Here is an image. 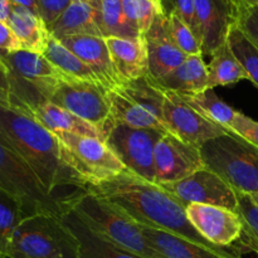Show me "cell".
Instances as JSON below:
<instances>
[{"label": "cell", "instance_id": "f35d334b", "mask_svg": "<svg viewBox=\"0 0 258 258\" xmlns=\"http://www.w3.org/2000/svg\"><path fill=\"white\" fill-rule=\"evenodd\" d=\"M12 102V75L10 68L0 53V103L10 106Z\"/></svg>", "mask_w": 258, "mask_h": 258}, {"label": "cell", "instance_id": "f1b7e54d", "mask_svg": "<svg viewBox=\"0 0 258 258\" xmlns=\"http://www.w3.org/2000/svg\"><path fill=\"white\" fill-rule=\"evenodd\" d=\"M28 217L22 202L0 189V257L7 258L15 229Z\"/></svg>", "mask_w": 258, "mask_h": 258}, {"label": "cell", "instance_id": "30bf717a", "mask_svg": "<svg viewBox=\"0 0 258 258\" xmlns=\"http://www.w3.org/2000/svg\"><path fill=\"white\" fill-rule=\"evenodd\" d=\"M163 91V125L169 134L179 140L201 149L209 140L228 133V130L204 117L179 93Z\"/></svg>", "mask_w": 258, "mask_h": 258}, {"label": "cell", "instance_id": "ba28073f", "mask_svg": "<svg viewBox=\"0 0 258 258\" xmlns=\"http://www.w3.org/2000/svg\"><path fill=\"white\" fill-rule=\"evenodd\" d=\"M54 135L64 149L67 165L86 184L102 183L127 170L102 139L70 133Z\"/></svg>", "mask_w": 258, "mask_h": 258}, {"label": "cell", "instance_id": "6da1fadb", "mask_svg": "<svg viewBox=\"0 0 258 258\" xmlns=\"http://www.w3.org/2000/svg\"><path fill=\"white\" fill-rule=\"evenodd\" d=\"M0 141L22 159L52 196L68 206L87 184L67 165L59 139L23 111L0 103Z\"/></svg>", "mask_w": 258, "mask_h": 258}, {"label": "cell", "instance_id": "2e32d148", "mask_svg": "<svg viewBox=\"0 0 258 258\" xmlns=\"http://www.w3.org/2000/svg\"><path fill=\"white\" fill-rule=\"evenodd\" d=\"M59 42L90 66L108 90L118 88L123 85L113 67L106 38L97 35H72L63 38Z\"/></svg>", "mask_w": 258, "mask_h": 258}, {"label": "cell", "instance_id": "4316f807", "mask_svg": "<svg viewBox=\"0 0 258 258\" xmlns=\"http://www.w3.org/2000/svg\"><path fill=\"white\" fill-rule=\"evenodd\" d=\"M180 96L204 117L213 121L214 123L222 126L226 130L232 131L239 111H236L233 107L227 105L224 101H222L213 90L209 88V90L194 93V95Z\"/></svg>", "mask_w": 258, "mask_h": 258}, {"label": "cell", "instance_id": "d590c367", "mask_svg": "<svg viewBox=\"0 0 258 258\" xmlns=\"http://www.w3.org/2000/svg\"><path fill=\"white\" fill-rule=\"evenodd\" d=\"M237 27L258 48V8L244 5Z\"/></svg>", "mask_w": 258, "mask_h": 258}, {"label": "cell", "instance_id": "f6af8a7d", "mask_svg": "<svg viewBox=\"0 0 258 258\" xmlns=\"http://www.w3.org/2000/svg\"><path fill=\"white\" fill-rule=\"evenodd\" d=\"M251 197L253 198V201L258 204V194H251Z\"/></svg>", "mask_w": 258, "mask_h": 258}, {"label": "cell", "instance_id": "5b68a950", "mask_svg": "<svg viewBox=\"0 0 258 258\" xmlns=\"http://www.w3.org/2000/svg\"><path fill=\"white\" fill-rule=\"evenodd\" d=\"M201 153L204 165L234 190L258 194V146L228 131L204 144Z\"/></svg>", "mask_w": 258, "mask_h": 258}, {"label": "cell", "instance_id": "83f0119b", "mask_svg": "<svg viewBox=\"0 0 258 258\" xmlns=\"http://www.w3.org/2000/svg\"><path fill=\"white\" fill-rule=\"evenodd\" d=\"M118 90L136 103H139L141 107L153 113L163 123L164 91L159 88L149 76L139 78V80L128 81L118 87Z\"/></svg>", "mask_w": 258, "mask_h": 258}, {"label": "cell", "instance_id": "ab89813d", "mask_svg": "<svg viewBox=\"0 0 258 258\" xmlns=\"http://www.w3.org/2000/svg\"><path fill=\"white\" fill-rule=\"evenodd\" d=\"M18 50H22V44L17 35L8 23L0 20V53H13Z\"/></svg>", "mask_w": 258, "mask_h": 258}, {"label": "cell", "instance_id": "7c38bea8", "mask_svg": "<svg viewBox=\"0 0 258 258\" xmlns=\"http://www.w3.org/2000/svg\"><path fill=\"white\" fill-rule=\"evenodd\" d=\"M201 28L202 53L212 55L227 42L229 32L238 25L243 0H196Z\"/></svg>", "mask_w": 258, "mask_h": 258}, {"label": "cell", "instance_id": "52a82bcc", "mask_svg": "<svg viewBox=\"0 0 258 258\" xmlns=\"http://www.w3.org/2000/svg\"><path fill=\"white\" fill-rule=\"evenodd\" d=\"M43 98L87 121L105 138L113 126L108 88L100 83L64 78L50 86Z\"/></svg>", "mask_w": 258, "mask_h": 258}, {"label": "cell", "instance_id": "e575fe53", "mask_svg": "<svg viewBox=\"0 0 258 258\" xmlns=\"http://www.w3.org/2000/svg\"><path fill=\"white\" fill-rule=\"evenodd\" d=\"M160 4L164 14L178 15L190 28L191 32L201 42V28H199L198 15H197L196 0H160Z\"/></svg>", "mask_w": 258, "mask_h": 258}, {"label": "cell", "instance_id": "9a60e30c", "mask_svg": "<svg viewBox=\"0 0 258 258\" xmlns=\"http://www.w3.org/2000/svg\"><path fill=\"white\" fill-rule=\"evenodd\" d=\"M143 37L148 48L149 77L153 80L169 75L188 58L174 43L169 29L168 17L164 13L156 15L150 29Z\"/></svg>", "mask_w": 258, "mask_h": 258}, {"label": "cell", "instance_id": "ffe728a7", "mask_svg": "<svg viewBox=\"0 0 258 258\" xmlns=\"http://www.w3.org/2000/svg\"><path fill=\"white\" fill-rule=\"evenodd\" d=\"M60 219L78 239L80 258H139L97 233L72 209L68 208Z\"/></svg>", "mask_w": 258, "mask_h": 258}, {"label": "cell", "instance_id": "484cf974", "mask_svg": "<svg viewBox=\"0 0 258 258\" xmlns=\"http://www.w3.org/2000/svg\"><path fill=\"white\" fill-rule=\"evenodd\" d=\"M43 54H44L45 58H47L54 67H57L66 77L73 78V80L100 83V85L105 86L102 80L98 77L97 73H96L90 66L86 64V63L83 62L82 59H80L75 53H72L70 49H67L59 40L53 38L52 35L49 37L47 48H45Z\"/></svg>", "mask_w": 258, "mask_h": 258}, {"label": "cell", "instance_id": "277c9868", "mask_svg": "<svg viewBox=\"0 0 258 258\" xmlns=\"http://www.w3.org/2000/svg\"><path fill=\"white\" fill-rule=\"evenodd\" d=\"M7 258H80V243L60 216L33 214L15 229Z\"/></svg>", "mask_w": 258, "mask_h": 258}, {"label": "cell", "instance_id": "44dd1931", "mask_svg": "<svg viewBox=\"0 0 258 258\" xmlns=\"http://www.w3.org/2000/svg\"><path fill=\"white\" fill-rule=\"evenodd\" d=\"M48 30L57 40L72 35L103 37L98 9L86 3H71L70 7L48 27Z\"/></svg>", "mask_w": 258, "mask_h": 258}, {"label": "cell", "instance_id": "836d02e7", "mask_svg": "<svg viewBox=\"0 0 258 258\" xmlns=\"http://www.w3.org/2000/svg\"><path fill=\"white\" fill-rule=\"evenodd\" d=\"M166 17H168L171 38H173L174 43L178 45L179 49L185 53L186 55L203 54L201 42L196 37V34L191 32L190 28L176 14H169Z\"/></svg>", "mask_w": 258, "mask_h": 258}, {"label": "cell", "instance_id": "603a6c76", "mask_svg": "<svg viewBox=\"0 0 258 258\" xmlns=\"http://www.w3.org/2000/svg\"><path fill=\"white\" fill-rule=\"evenodd\" d=\"M23 50L43 54L49 40V30L39 14L20 5L13 4L12 13L8 19Z\"/></svg>", "mask_w": 258, "mask_h": 258}, {"label": "cell", "instance_id": "ac0fdd59", "mask_svg": "<svg viewBox=\"0 0 258 258\" xmlns=\"http://www.w3.org/2000/svg\"><path fill=\"white\" fill-rule=\"evenodd\" d=\"M18 110L29 115L53 134L70 133L75 135L98 138L106 141L102 131L49 101H39V102L18 108Z\"/></svg>", "mask_w": 258, "mask_h": 258}, {"label": "cell", "instance_id": "d6986e66", "mask_svg": "<svg viewBox=\"0 0 258 258\" xmlns=\"http://www.w3.org/2000/svg\"><path fill=\"white\" fill-rule=\"evenodd\" d=\"M113 67L123 83L149 76L148 48L144 37L106 38Z\"/></svg>", "mask_w": 258, "mask_h": 258}, {"label": "cell", "instance_id": "3957f363", "mask_svg": "<svg viewBox=\"0 0 258 258\" xmlns=\"http://www.w3.org/2000/svg\"><path fill=\"white\" fill-rule=\"evenodd\" d=\"M68 208L75 211L91 228L120 248L139 258H163L146 241L134 219L87 189L71 198Z\"/></svg>", "mask_w": 258, "mask_h": 258}, {"label": "cell", "instance_id": "4dcf8cb0", "mask_svg": "<svg viewBox=\"0 0 258 258\" xmlns=\"http://www.w3.org/2000/svg\"><path fill=\"white\" fill-rule=\"evenodd\" d=\"M100 27L105 38H139V34L130 24L123 13L122 0H101Z\"/></svg>", "mask_w": 258, "mask_h": 258}, {"label": "cell", "instance_id": "d4e9b609", "mask_svg": "<svg viewBox=\"0 0 258 258\" xmlns=\"http://www.w3.org/2000/svg\"><path fill=\"white\" fill-rule=\"evenodd\" d=\"M208 68V85L211 90L217 86H228L243 80H249V76L238 58L229 47L228 42L214 50Z\"/></svg>", "mask_w": 258, "mask_h": 258}, {"label": "cell", "instance_id": "7dc6e473", "mask_svg": "<svg viewBox=\"0 0 258 258\" xmlns=\"http://www.w3.org/2000/svg\"><path fill=\"white\" fill-rule=\"evenodd\" d=\"M257 253H258V252H257Z\"/></svg>", "mask_w": 258, "mask_h": 258}, {"label": "cell", "instance_id": "7a4b0ae2", "mask_svg": "<svg viewBox=\"0 0 258 258\" xmlns=\"http://www.w3.org/2000/svg\"><path fill=\"white\" fill-rule=\"evenodd\" d=\"M88 191L117 207L141 226L169 232L188 241L217 251L222 248L209 243L193 227L186 208L161 185L145 180L130 170L98 184H87Z\"/></svg>", "mask_w": 258, "mask_h": 258}, {"label": "cell", "instance_id": "ee69618b", "mask_svg": "<svg viewBox=\"0 0 258 258\" xmlns=\"http://www.w3.org/2000/svg\"><path fill=\"white\" fill-rule=\"evenodd\" d=\"M244 5L247 7H253V8H258V0H243Z\"/></svg>", "mask_w": 258, "mask_h": 258}, {"label": "cell", "instance_id": "60d3db41", "mask_svg": "<svg viewBox=\"0 0 258 258\" xmlns=\"http://www.w3.org/2000/svg\"><path fill=\"white\" fill-rule=\"evenodd\" d=\"M13 3L12 0H0V20L2 22H8L12 13Z\"/></svg>", "mask_w": 258, "mask_h": 258}, {"label": "cell", "instance_id": "f546056e", "mask_svg": "<svg viewBox=\"0 0 258 258\" xmlns=\"http://www.w3.org/2000/svg\"><path fill=\"white\" fill-rule=\"evenodd\" d=\"M237 213L243 224L239 246L233 247L237 253L253 251L258 252V204L253 201L251 194L237 191Z\"/></svg>", "mask_w": 258, "mask_h": 258}, {"label": "cell", "instance_id": "cb8c5ba5", "mask_svg": "<svg viewBox=\"0 0 258 258\" xmlns=\"http://www.w3.org/2000/svg\"><path fill=\"white\" fill-rule=\"evenodd\" d=\"M108 98L111 102V118L112 125L130 126L136 128H153L163 134H168L163 123L153 115L141 107L139 103L121 92L118 88L108 90Z\"/></svg>", "mask_w": 258, "mask_h": 258}, {"label": "cell", "instance_id": "b9f144b4", "mask_svg": "<svg viewBox=\"0 0 258 258\" xmlns=\"http://www.w3.org/2000/svg\"><path fill=\"white\" fill-rule=\"evenodd\" d=\"M12 3L15 5H20V7L27 8V9H29V10H32V12L39 14V10H38V5H37V0H12Z\"/></svg>", "mask_w": 258, "mask_h": 258}, {"label": "cell", "instance_id": "9c48e42d", "mask_svg": "<svg viewBox=\"0 0 258 258\" xmlns=\"http://www.w3.org/2000/svg\"><path fill=\"white\" fill-rule=\"evenodd\" d=\"M164 134L153 128L113 125L106 135V144L127 170L155 183V146Z\"/></svg>", "mask_w": 258, "mask_h": 258}, {"label": "cell", "instance_id": "8fae6325", "mask_svg": "<svg viewBox=\"0 0 258 258\" xmlns=\"http://www.w3.org/2000/svg\"><path fill=\"white\" fill-rule=\"evenodd\" d=\"M164 189L175 197L184 207L198 203L223 207L237 211V191L217 173L204 166L183 180L163 184Z\"/></svg>", "mask_w": 258, "mask_h": 258}, {"label": "cell", "instance_id": "4fadbf2b", "mask_svg": "<svg viewBox=\"0 0 258 258\" xmlns=\"http://www.w3.org/2000/svg\"><path fill=\"white\" fill-rule=\"evenodd\" d=\"M201 149L171 134H164L155 146V184L175 183L204 168Z\"/></svg>", "mask_w": 258, "mask_h": 258}, {"label": "cell", "instance_id": "bcb514c9", "mask_svg": "<svg viewBox=\"0 0 258 258\" xmlns=\"http://www.w3.org/2000/svg\"><path fill=\"white\" fill-rule=\"evenodd\" d=\"M0 258H4V257H0Z\"/></svg>", "mask_w": 258, "mask_h": 258}, {"label": "cell", "instance_id": "8992f818", "mask_svg": "<svg viewBox=\"0 0 258 258\" xmlns=\"http://www.w3.org/2000/svg\"><path fill=\"white\" fill-rule=\"evenodd\" d=\"M0 189L19 199L28 217L48 213L62 216L68 206L49 193L29 166L0 141Z\"/></svg>", "mask_w": 258, "mask_h": 258}, {"label": "cell", "instance_id": "d6a6232c", "mask_svg": "<svg viewBox=\"0 0 258 258\" xmlns=\"http://www.w3.org/2000/svg\"><path fill=\"white\" fill-rule=\"evenodd\" d=\"M229 47L244 67L249 76V81L258 87V48L238 27H234L227 38Z\"/></svg>", "mask_w": 258, "mask_h": 258}, {"label": "cell", "instance_id": "1f68e13d", "mask_svg": "<svg viewBox=\"0 0 258 258\" xmlns=\"http://www.w3.org/2000/svg\"><path fill=\"white\" fill-rule=\"evenodd\" d=\"M122 8L128 24L141 35L150 29L156 15L163 13L160 0H122Z\"/></svg>", "mask_w": 258, "mask_h": 258}, {"label": "cell", "instance_id": "8d00e7d4", "mask_svg": "<svg viewBox=\"0 0 258 258\" xmlns=\"http://www.w3.org/2000/svg\"><path fill=\"white\" fill-rule=\"evenodd\" d=\"M71 3L72 0H37L39 15L47 27H49L70 7Z\"/></svg>", "mask_w": 258, "mask_h": 258}, {"label": "cell", "instance_id": "5bb4252c", "mask_svg": "<svg viewBox=\"0 0 258 258\" xmlns=\"http://www.w3.org/2000/svg\"><path fill=\"white\" fill-rule=\"evenodd\" d=\"M186 216L201 236L217 247H233L242 236L243 224L231 209L193 203L186 207Z\"/></svg>", "mask_w": 258, "mask_h": 258}, {"label": "cell", "instance_id": "7bdbcfd3", "mask_svg": "<svg viewBox=\"0 0 258 258\" xmlns=\"http://www.w3.org/2000/svg\"><path fill=\"white\" fill-rule=\"evenodd\" d=\"M72 3H86V4H90L92 7H95L96 9H100L101 0H72Z\"/></svg>", "mask_w": 258, "mask_h": 258}, {"label": "cell", "instance_id": "74e56055", "mask_svg": "<svg viewBox=\"0 0 258 258\" xmlns=\"http://www.w3.org/2000/svg\"><path fill=\"white\" fill-rule=\"evenodd\" d=\"M232 133L242 136L243 139L248 140L249 143L258 146V122L252 120L251 117L246 116L244 113H238V117H237L236 122L232 127Z\"/></svg>", "mask_w": 258, "mask_h": 258}, {"label": "cell", "instance_id": "7402d4cb", "mask_svg": "<svg viewBox=\"0 0 258 258\" xmlns=\"http://www.w3.org/2000/svg\"><path fill=\"white\" fill-rule=\"evenodd\" d=\"M159 88L173 91L179 95H194L209 90L208 68L204 63L203 54L188 55L185 62L169 75L159 80H153Z\"/></svg>", "mask_w": 258, "mask_h": 258}, {"label": "cell", "instance_id": "e0dca14e", "mask_svg": "<svg viewBox=\"0 0 258 258\" xmlns=\"http://www.w3.org/2000/svg\"><path fill=\"white\" fill-rule=\"evenodd\" d=\"M141 233L163 258H241L234 248L217 251L160 229L141 226Z\"/></svg>", "mask_w": 258, "mask_h": 258}]
</instances>
